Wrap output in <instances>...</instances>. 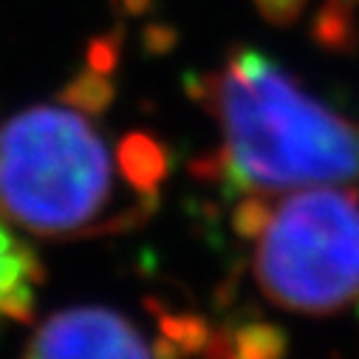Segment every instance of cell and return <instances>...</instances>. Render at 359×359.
<instances>
[{
	"label": "cell",
	"instance_id": "1",
	"mask_svg": "<svg viewBox=\"0 0 359 359\" xmlns=\"http://www.w3.org/2000/svg\"><path fill=\"white\" fill-rule=\"evenodd\" d=\"M187 91L221 130V147L190 167L201 182L229 196L359 184V122L263 51L232 46L221 68L190 76Z\"/></svg>",
	"mask_w": 359,
	"mask_h": 359
},
{
	"label": "cell",
	"instance_id": "2",
	"mask_svg": "<svg viewBox=\"0 0 359 359\" xmlns=\"http://www.w3.org/2000/svg\"><path fill=\"white\" fill-rule=\"evenodd\" d=\"M156 196L130 187L100 125L68 102L0 128V215L29 235L79 241L139 226Z\"/></svg>",
	"mask_w": 359,
	"mask_h": 359
},
{
	"label": "cell",
	"instance_id": "3",
	"mask_svg": "<svg viewBox=\"0 0 359 359\" xmlns=\"http://www.w3.org/2000/svg\"><path fill=\"white\" fill-rule=\"evenodd\" d=\"M255 283L286 311L334 317L359 300V193L303 187L275 201L255 241Z\"/></svg>",
	"mask_w": 359,
	"mask_h": 359
},
{
	"label": "cell",
	"instance_id": "4",
	"mask_svg": "<svg viewBox=\"0 0 359 359\" xmlns=\"http://www.w3.org/2000/svg\"><path fill=\"white\" fill-rule=\"evenodd\" d=\"M23 359H156V351L122 311L79 306L51 314L29 339Z\"/></svg>",
	"mask_w": 359,
	"mask_h": 359
},
{
	"label": "cell",
	"instance_id": "5",
	"mask_svg": "<svg viewBox=\"0 0 359 359\" xmlns=\"http://www.w3.org/2000/svg\"><path fill=\"white\" fill-rule=\"evenodd\" d=\"M43 283V266L37 255L18 241L0 215V323H23L34 311L37 289Z\"/></svg>",
	"mask_w": 359,
	"mask_h": 359
},
{
	"label": "cell",
	"instance_id": "6",
	"mask_svg": "<svg viewBox=\"0 0 359 359\" xmlns=\"http://www.w3.org/2000/svg\"><path fill=\"white\" fill-rule=\"evenodd\" d=\"M116 156H119V167L133 190H139L144 196H158V184L170 172V153L158 139H153L150 133H142V130L128 133L119 142Z\"/></svg>",
	"mask_w": 359,
	"mask_h": 359
},
{
	"label": "cell",
	"instance_id": "7",
	"mask_svg": "<svg viewBox=\"0 0 359 359\" xmlns=\"http://www.w3.org/2000/svg\"><path fill=\"white\" fill-rule=\"evenodd\" d=\"M226 337L238 359H283L289 351V334L266 320L243 323L235 331H226Z\"/></svg>",
	"mask_w": 359,
	"mask_h": 359
},
{
	"label": "cell",
	"instance_id": "8",
	"mask_svg": "<svg viewBox=\"0 0 359 359\" xmlns=\"http://www.w3.org/2000/svg\"><path fill=\"white\" fill-rule=\"evenodd\" d=\"M62 102L85 111V114H102L111 108L114 102V82L108 74L102 71H94V68H88L82 71L79 76H74L68 85H65V91H62Z\"/></svg>",
	"mask_w": 359,
	"mask_h": 359
},
{
	"label": "cell",
	"instance_id": "9",
	"mask_svg": "<svg viewBox=\"0 0 359 359\" xmlns=\"http://www.w3.org/2000/svg\"><path fill=\"white\" fill-rule=\"evenodd\" d=\"M275 201L269 193H243L235 201L232 210V229L243 241H257V235L266 229L269 218H272Z\"/></svg>",
	"mask_w": 359,
	"mask_h": 359
},
{
	"label": "cell",
	"instance_id": "10",
	"mask_svg": "<svg viewBox=\"0 0 359 359\" xmlns=\"http://www.w3.org/2000/svg\"><path fill=\"white\" fill-rule=\"evenodd\" d=\"M257 15L269 23V26H278V29H289L294 26L303 15L309 0H252Z\"/></svg>",
	"mask_w": 359,
	"mask_h": 359
},
{
	"label": "cell",
	"instance_id": "11",
	"mask_svg": "<svg viewBox=\"0 0 359 359\" xmlns=\"http://www.w3.org/2000/svg\"><path fill=\"white\" fill-rule=\"evenodd\" d=\"M204 353H207V359H238V356L232 353V348H229V337H226L224 328L210 334V342H207Z\"/></svg>",
	"mask_w": 359,
	"mask_h": 359
},
{
	"label": "cell",
	"instance_id": "12",
	"mask_svg": "<svg viewBox=\"0 0 359 359\" xmlns=\"http://www.w3.org/2000/svg\"><path fill=\"white\" fill-rule=\"evenodd\" d=\"M320 9H328V12H337V15H345V18H356L359 0H325Z\"/></svg>",
	"mask_w": 359,
	"mask_h": 359
}]
</instances>
